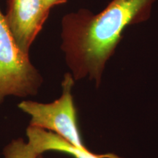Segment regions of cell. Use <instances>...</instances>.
Listing matches in <instances>:
<instances>
[{
	"mask_svg": "<svg viewBox=\"0 0 158 158\" xmlns=\"http://www.w3.org/2000/svg\"><path fill=\"white\" fill-rule=\"evenodd\" d=\"M156 1L112 0L96 14L81 9L63 16L61 48L74 80L88 78L99 87L124 30L147 21Z\"/></svg>",
	"mask_w": 158,
	"mask_h": 158,
	"instance_id": "obj_1",
	"label": "cell"
},
{
	"mask_svg": "<svg viewBox=\"0 0 158 158\" xmlns=\"http://www.w3.org/2000/svg\"><path fill=\"white\" fill-rule=\"evenodd\" d=\"M43 78L15 43L0 10V106L7 96H35Z\"/></svg>",
	"mask_w": 158,
	"mask_h": 158,
	"instance_id": "obj_2",
	"label": "cell"
},
{
	"mask_svg": "<svg viewBox=\"0 0 158 158\" xmlns=\"http://www.w3.org/2000/svg\"><path fill=\"white\" fill-rule=\"evenodd\" d=\"M73 77L70 73L64 74L62 82L61 96L50 103L23 100L19 104L23 112L31 116L29 126L48 130L58 135L80 149H87L81 137L72 90Z\"/></svg>",
	"mask_w": 158,
	"mask_h": 158,
	"instance_id": "obj_3",
	"label": "cell"
},
{
	"mask_svg": "<svg viewBox=\"0 0 158 158\" xmlns=\"http://www.w3.org/2000/svg\"><path fill=\"white\" fill-rule=\"evenodd\" d=\"M43 0H8L5 20L18 47L29 55L31 45L48 19Z\"/></svg>",
	"mask_w": 158,
	"mask_h": 158,
	"instance_id": "obj_4",
	"label": "cell"
},
{
	"mask_svg": "<svg viewBox=\"0 0 158 158\" xmlns=\"http://www.w3.org/2000/svg\"><path fill=\"white\" fill-rule=\"evenodd\" d=\"M28 141L37 154L41 155L47 151H56L67 154L73 158H103L104 155H95L88 149H80L69 143L52 132L29 126L27 129Z\"/></svg>",
	"mask_w": 158,
	"mask_h": 158,
	"instance_id": "obj_5",
	"label": "cell"
},
{
	"mask_svg": "<svg viewBox=\"0 0 158 158\" xmlns=\"http://www.w3.org/2000/svg\"><path fill=\"white\" fill-rule=\"evenodd\" d=\"M5 158H37L39 154L29 142H25L22 138L13 140L4 148Z\"/></svg>",
	"mask_w": 158,
	"mask_h": 158,
	"instance_id": "obj_6",
	"label": "cell"
},
{
	"mask_svg": "<svg viewBox=\"0 0 158 158\" xmlns=\"http://www.w3.org/2000/svg\"><path fill=\"white\" fill-rule=\"evenodd\" d=\"M66 2L67 0H43L45 6L50 10L51 8H53L55 6L62 5V4L65 3Z\"/></svg>",
	"mask_w": 158,
	"mask_h": 158,
	"instance_id": "obj_7",
	"label": "cell"
},
{
	"mask_svg": "<svg viewBox=\"0 0 158 158\" xmlns=\"http://www.w3.org/2000/svg\"><path fill=\"white\" fill-rule=\"evenodd\" d=\"M37 158H43V156H42V155H40V156H39V157H37Z\"/></svg>",
	"mask_w": 158,
	"mask_h": 158,
	"instance_id": "obj_8",
	"label": "cell"
}]
</instances>
